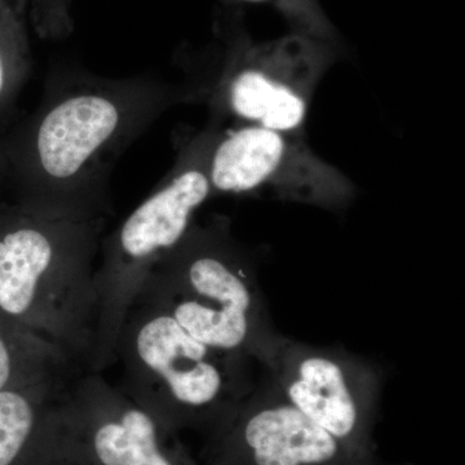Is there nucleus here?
I'll return each mask as SVG.
<instances>
[{"instance_id":"obj_14","label":"nucleus","mask_w":465,"mask_h":465,"mask_svg":"<svg viewBox=\"0 0 465 465\" xmlns=\"http://www.w3.org/2000/svg\"><path fill=\"white\" fill-rule=\"evenodd\" d=\"M272 3L286 17L293 33L304 34L321 41L335 43L336 32L318 0H242Z\"/></svg>"},{"instance_id":"obj_6","label":"nucleus","mask_w":465,"mask_h":465,"mask_svg":"<svg viewBox=\"0 0 465 465\" xmlns=\"http://www.w3.org/2000/svg\"><path fill=\"white\" fill-rule=\"evenodd\" d=\"M251 358L284 399L336 439L372 454L371 433L384 371L378 363L341 347H317L277 330Z\"/></svg>"},{"instance_id":"obj_13","label":"nucleus","mask_w":465,"mask_h":465,"mask_svg":"<svg viewBox=\"0 0 465 465\" xmlns=\"http://www.w3.org/2000/svg\"><path fill=\"white\" fill-rule=\"evenodd\" d=\"M30 0H0V125L14 112L32 70Z\"/></svg>"},{"instance_id":"obj_16","label":"nucleus","mask_w":465,"mask_h":465,"mask_svg":"<svg viewBox=\"0 0 465 465\" xmlns=\"http://www.w3.org/2000/svg\"><path fill=\"white\" fill-rule=\"evenodd\" d=\"M9 192L8 162L5 155V134H0V201H5Z\"/></svg>"},{"instance_id":"obj_12","label":"nucleus","mask_w":465,"mask_h":465,"mask_svg":"<svg viewBox=\"0 0 465 465\" xmlns=\"http://www.w3.org/2000/svg\"><path fill=\"white\" fill-rule=\"evenodd\" d=\"M81 371L63 351L0 313V391L64 382Z\"/></svg>"},{"instance_id":"obj_8","label":"nucleus","mask_w":465,"mask_h":465,"mask_svg":"<svg viewBox=\"0 0 465 465\" xmlns=\"http://www.w3.org/2000/svg\"><path fill=\"white\" fill-rule=\"evenodd\" d=\"M213 195H272L338 213L356 188L339 168L316 154L304 137L242 124L219 131L208 157Z\"/></svg>"},{"instance_id":"obj_4","label":"nucleus","mask_w":465,"mask_h":465,"mask_svg":"<svg viewBox=\"0 0 465 465\" xmlns=\"http://www.w3.org/2000/svg\"><path fill=\"white\" fill-rule=\"evenodd\" d=\"M134 302L164 312L198 341L249 357L275 330L255 256L232 237L225 216L194 222L150 271Z\"/></svg>"},{"instance_id":"obj_2","label":"nucleus","mask_w":465,"mask_h":465,"mask_svg":"<svg viewBox=\"0 0 465 465\" xmlns=\"http://www.w3.org/2000/svg\"><path fill=\"white\" fill-rule=\"evenodd\" d=\"M105 223L0 201V313L84 371L96 341L94 260Z\"/></svg>"},{"instance_id":"obj_5","label":"nucleus","mask_w":465,"mask_h":465,"mask_svg":"<svg viewBox=\"0 0 465 465\" xmlns=\"http://www.w3.org/2000/svg\"><path fill=\"white\" fill-rule=\"evenodd\" d=\"M220 131L213 119L200 134L180 143L174 166L114 231L101 238L94 271L97 327L90 370L115 363V344L124 318L155 265L173 251L211 197L208 157Z\"/></svg>"},{"instance_id":"obj_15","label":"nucleus","mask_w":465,"mask_h":465,"mask_svg":"<svg viewBox=\"0 0 465 465\" xmlns=\"http://www.w3.org/2000/svg\"><path fill=\"white\" fill-rule=\"evenodd\" d=\"M72 0H30V24L41 38H64L73 30Z\"/></svg>"},{"instance_id":"obj_9","label":"nucleus","mask_w":465,"mask_h":465,"mask_svg":"<svg viewBox=\"0 0 465 465\" xmlns=\"http://www.w3.org/2000/svg\"><path fill=\"white\" fill-rule=\"evenodd\" d=\"M74 465H197L176 430L134 402L101 372L81 371L58 397Z\"/></svg>"},{"instance_id":"obj_3","label":"nucleus","mask_w":465,"mask_h":465,"mask_svg":"<svg viewBox=\"0 0 465 465\" xmlns=\"http://www.w3.org/2000/svg\"><path fill=\"white\" fill-rule=\"evenodd\" d=\"M127 396L171 430L211 433L255 387L252 358L193 338L173 317L134 302L115 344Z\"/></svg>"},{"instance_id":"obj_11","label":"nucleus","mask_w":465,"mask_h":465,"mask_svg":"<svg viewBox=\"0 0 465 465\" xmlns=\"http://www.w3.org/2000/svg\"><path fill=\"white\" fill-rule=\"evenodd\" d=\"M67 382L0 391V465H74L58 410Z\"/></svg>"},{"instance_id":"obj_7","label":"nucleus","mask_w":465,"mask_h":465,"mask_svg":"<svg viewBox=\"0 0 465 465\" xmlns=\"http://www.w3.org/2000/svg\"><path fill=\"white\" fill-rule=\"evenodd\" d=\"M333 61L332 43L304 34L262 43L234 36L211 88L213 118L232 115L243 124L304 137L312 99Z\"/></svg>"},{"instance_id":"obj_10","label":"nucleus","mask_w":465,"mask_h":465,"mask_svg":"<svg viewBox=\"0 0 465 465\" xmlns=\"http://www.w3.org/2000/svg\"><path fill=\"white\" fill-rule=\"evenodd\" d=\"M206 457L210 465H376L291 405L262 371L210 433Z\"/></svg>"},{"instance_id":"obj_1","label":"nucleus","mask_w":465,"mask_h":465,"mask_svg":"<svg viewBox=\"0 0 465 465\" xmlns=\"http://www.w3.org/2000/svg\"><path fill=\"white\" fill-rule=\"evenodd\" d=\"M194 92L150 75L52 73L38 108L5 134L12 201L70 219H106L109 180L128 146Z\"/></svg>"}]
</instances>
